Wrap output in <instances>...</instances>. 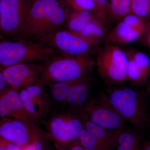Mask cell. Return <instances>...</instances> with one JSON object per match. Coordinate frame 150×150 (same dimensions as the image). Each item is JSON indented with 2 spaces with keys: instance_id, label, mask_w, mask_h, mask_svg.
I'll list each match as a JSON object with an SVG mask.
<instances>
[{
  "instance_id": "32",
  "label": "cell",
  "mask_w": 150,
  "mask_h": 150,
  "mask_svg": "<svg viewBox=\"0 0 150 150\" xmlns=\"http://www.w3.org/2000/svg\"><path fill=\"white\" fill-rule=\"evenodd\" d=\"M58 150H91L86 148L83 147L79 143V141L76 142L70 145L68 147L64 149Z\"/></svg>"
},
{
  "instance_id": "13",
  "label": "cell",
  "mask_w": 150,
  "mask_h": 150,
  "mask_svg": "<svg viewBox=\"0 0 150 150\" xmlns=\"http://www.w3.org/2000/svg\"><path fill=\"white\" fill-rule=\"evenodd\" d=\"M19 91L8 86L0 93V118L9 117L36 123L25 109Z\"/></svg>"
},
{
  "instance_id": "39",
  "label": "cell",
  "mask_w": 150,
  "mask_h": 150,
  "mask_svg": "<svg viewBox=\"0 0 150 150\" xmlns=\"http://www.w3.org/2000/svg\"><path fill=\"white\" fill-rule=\"evenodd\" d=\"M149 92L150 93V86H149Z\"/></svg>"
},
{
  "instance_id": "15",
  "label": "cell",
  "mask_w": 150,
  "mask_h": 150,
  "mask_svg": "<svg viewBox=\"0 0 150 150\" xmlns=\"http://www.w3.org/2000/svg\"><path fill=\"white\" fill-rule=\"evenodd\" d=\"M143 33L121 21L106 36V43L116 46L127 44L139 39Z\"/></svg>"
},
{
  "instance_id": "18",
  "label": "cell",
  "mask_w": 150,
  "mask_h": 150,
  "mask_svg": "<svg viewBox=\"0 0 150 150\" xmlns=\"http://www.w3.org/2000/svg\"><path fill=\"white\" fill-rule=\"evenodd\" d=\"M76 81L56 83L47 86L49 87L50 98L56 103L65 104L70 89Z\"/></svg>"
},
{
  "instance_id": "7",
  "label": "cell",
  "mask_w": 150,
  "mask_h": 150,
  "mask_svg": "<svg viewBox=\"0 0 150 150\" xmlns=\"http://www.w3.org/2000/svg\"><path fill=\"white\" fill-rule=\"evenodd\" d=\"M99 43L79 32L63 28L52 33L40 43L55 49L60 54L69 56L89 54Z\"/></svg>"
},
{
  "instance_id": "12",
  "label": "cell",
  "mask_w": 150,
  "mask_h": 150,
  "mask_svg": "<svg viewBox=\"0 0 150 150\" xmlns=\"http://www.w3.org/2000/svg\"><path fill=\"white\" fill-rule=\"evenodd\" d=\"M43 63H23L2 69L8 86L19 91L37 83Z\"/></svg>"
},
{
  "instance_id": "35",
  "label": "cell",
  "mask_w": 150,
  "mask_h": 150,
  "mask_svg": "<svg viewBox=\"0 0 150 150\" xmlns=\"http://www.w3.org/2000/svg\"><path fill=\"white\" fill-rule=\"evenodd\" d=\"M143 150H150V142H148L145 145L144 149Z\"/></svg>"
},
{
  "instance_id": "33",
  "label": "cell",
  "mask_w": 150,
  "mask_h": 150,
  "mask_svg": "<svg viewBox=\"0 0 150 150\" xmlns=\"http://www.w3.org/2000/svg\"><path fill=\"white\" fill-rule=\"evenodd\" d=\"M145 41L148 46L150 47V26L148 28L145 37Z\"/></svg>"
},
{
  "instance_id": "31",
  "label": "cell",
  "mask_w": 150,
  "mask_h": 150,
  "mask_svg": "<svg viewBox=\"0 0 150 150\" xmlns=\"http://www.w3.org/2000/svg\"><path fill=\"white\" fill-rule=\"evenodd\" d=\"M8 86L5 79L2 70L0 67V93Z\"/></svg>"
},
{
  "instance_id": "2",
  "label": "cell",
  "mask_w": 150,
  "mask_h": 150,
  "mask_svg": "<svg viewBox=\"0 0 150 150\" xmlns=\"http://www.w3.org/2000/svg\"><path fill=\"white\" fill-rule=\"evenodd\" d=\"M0 41V67L23 63H43L60 54L42 43L18 39Z\"/></svg>"
},
{
  "instance_id": "25",
  "label": "cell",
  "mask_w": 150,
  "mask_h": 150,
  "mask_svg": "<svg viewBox=\"0 0 150 150\" xmlns=\"http://www.w3.org/2000/svg\"><path fill=\"white\" fill-rule=\"evenodd\" d=\"M131 10L134 14L143 18L147 16L150 9V0H131Z\"/></svg>"
},
{
  "instance_id": "17",
  "label": "cell",
  "mask_w": 150,
  "mask_h": 150,
  "mask_svg": "<svg viewBox=\"0 0 150 150\" xmlns=\"http://www.w3.org/2000/svg\"><path fill=\"white\" fill-rule=\"evenodd\" d=\"M95 17L90 11H75L68 15L65 25L67 29L79 32Z\"/></svg>"
},
{
  "instance_id": "26",
  "label": "cell",
  "mask_w": 150,
  "mask_h": 150,
  "mask_svg": "<svg viewBox=\"0 0 150 150\" xmlns=\"http://www.w3.org/2000/svg\"><path fill=\"white\" fill-rule=\"evenodd\" d=\"M110 10L113 16L118 18L125 17L129 14L131 10V0H121L118 4H110Z\"/></svg>"
},
{
  "instance_id": "23",
  "label": "cell",
  "mask_w": 150,
  "mask_h": 150,
  "mask_svg": "<svg viewBox=\"0 0 150 150\" xmlns=\"http://www.w3.org/2000/svg\"><path fill=\"white\" fill-rule=\"evenodd\" d=\"M79 142L83 147L91 150H105L96 138L83 128L81 131Z\"/></svg>"
},
{
  "instance_id": "3",
  "label": "cell",
  "mask_w": 150,
  "mask_h": 150,
  "mask_svg": "<svg viewBox=\"0 0 150 150\" xmlns=\"http://www.w3.org/2000/svg\"><path fill=\"white\" fill-rule=\"evenodd\" d=\"M106 96L112 107L125 121L138 130L144 127L147 105L143 93L132 88H115L110 89Z\"/></svg>"
},
{
  "instance_id": "19",
  "label": "cell",
  "mask_w": 150,
  "mask_h": 150,
  "mask_svg": "<svg viewBox=\"0 0 150 150\" xmlns=\"http://www.w3.org/2000/svg\"><path fill=\"white\" fill-rule=\"evenodd\" d=\"M103 23L96 16L79 33L86 37L100 42L105 35V28Z\"/></svg>"
},
{
  "instance_id": "9",
  "label": "cell",
  "mask_w": 150,
  "mask_h": 150,
  "mask_svg": "<svg viewBox=\"0 0 150 150\" xmlns=\"http://www.w3.org/2000/svg\"><path fill=\"white\" fill-rule=\"evenodd\" d=\"M30 0H1L0 33L18 38L27 17Z\"/></svg>"
},
{
  "instance_id": "36",
  "label": "cell",
  "mask_w": 150,
  "mask_h": 150,
  "mask_svg": "<svg viewBox=\"0 0 150 150\" xmlns=\"http://www.w3.org/2000/svg\"><path fill=\"white\" fill-rule=\"evenodd\" d=\"M117 150H132L130 149H127V148L123 147L121 146H118Z\"/></svg>"
},
{
  "instance_id": "11",
  "label": "cell",
  "mask_w": 150,
  "mask_h": 150,
  "mask_svg": "<svg viewBox=\"0 0 150 150\" xmlns=\"http://www.w3.org/2000/svg\"><path fill=\"white\" fill-rule=\"evenodd\" d=\"M43 87L37 84L20 90V96L29 116L37 122L46 118L50 110L51 100Z\"/></svg>"
},
{
  "instance_id": "27",
  "label": "cell",
  "mask_w": 150,
  "mask_h": 150,
  "mask_svg": "<svg viewBox=\"0 0 150 150\" xmlns=\"http://www.w3.org/2000/svg\"><path fill=\"white\" fill-rule=\"evenodd\" d=\"M122 21L131 27L144 33L146 26L141 18L134 14H129L123 18Z\"/></svg>"
},
{
  "instance_id": "14",
  "label": "cell",
  "mask_w": 150,
  "mask_h": 150,
  "mask_svg": "<svg viewBox=\"0 0 150 150\" xmlns=\"http://www.w3.org/2000/svg\"><path fill=\"white\" fill-rule=\"evenodd\" d=\"M90 76L76 81L73 84L65 104L78 110L83 106L88 100L91 83Z\"/></svg>"
},
{
  "instance_id": "29",
  "label": "cell",
  "mask_w": 150,
  "mask_h": 150,
  "mask_svg": "<svg viewBox=\"0 0 150 150\" xmlns=\"http://www.w3.org/2000/svg\"><path fill=\"white\" fill-rule=\"evenodd\" d=\"M47 135L24 148L23 150H51L48 146Z\"/></svg>"
},
{
  "instance_id": "10",
  "label": "cell",
  "mask_w": 150,
  "mask_h": 150,
  "mask_svg": "<svg viewBox=\"0 0 150 150\" xmlns=\"http://www.w3.org/2000/svg\"><path fill=\"white\" fill-rule=\"evenodd\" d=\"M59 0H30L27 17L18 39L33 42L38 30Z\"/></svg>"
},
{
  "instance_id": "20",
  "label": "cell",
  "mask_w": 150,
  "mask_h": 150,
  "mask_svg": "<svg viewBox=\"0 0 150 150\" xmlns=\"http://www.w3.org/2000/svg\"><path fill=\"white\" fill-rule=\"evenodd\" d=\"M127 79L132 83L138 84L144 83L149 75L146 74L134 62L128 57Z\"/></svg>"
},
{
  "instance_id": "24",
  "label": "cell",
  "mask_w": 150,
  "mask_h": 150,
  "mask_svg": "<svg viewBox=\"0 0 150 150\" xmlns=\"http://www.w3.org/2000/svg\"><path fill=\"white\" fill-rule=\"evenodd\" d=\"M64 2L75 11H96L97 6L93 0H64Z\"/></svg>"
},
{
  "instance_id": "16",
  "label": "cell",
  "mask_w": 150,
  "mask_h": 150,
  "mask_svg": "<svg viewBox=\"0 0 150 150\" xmlns=\"http://www.w3.org/2000/svg\"><path fill=\"white\" fill-rule=\"evenodd\" d=\"M83 128L89 131L96 138L105 150H112L117 144L119 131H111L103 129L85 119L80 118Z\"/></svg>"
},
{
  "instance_id": "30",
  "label": "cell",
  "mask_w": 150,
  "mask_h": 150,
  "mask_svg": "<svg viewBox=\"0 0 150 150\" xmlns=\"http://www.w3.org/2000/svg\"><path fill=\"white\" fill-rule=\"evenodd\" d=\"M24 148L0 138V150H23Z\"/></svg>"
},
{
  "instance_id": "4",
  "label": "cell",
  "mask_w": 150,
  "mask_h": 150,
  "mask_svg": "<svg viewBox=\"0 0 150 150\" xmlns=\"http://www.w3.org/2000/svg\"><path fill=\"white\" fill-rule=\"evenodd\" d=\"M95 61L98 72L108 85L128 81V56L118 46L106 43L98 52Z\"/></svg>"
},
{
  "instance_id": "8",
  "label": "cell",
  "mask_w": 150,
  "mask_h": 150,
  "mask_svg": "<svg viewBox=\"0 0 150 150\" xmlns=\"http://www.w3.org/2000/svg\"><path fill=\"white\" fill-rule=\"evenodd\" d=\"M36 123L0 118V138L24 148L46 136Z\"/></svg>"
},
{
  "instance_id": "37",
  "label": "cell",
  "mask_w": 150,
  "mask_h": 150,
  "mask_svg": "<svg viewBox=\"0 0 150 150\" xmlns=\"http://www.w3.org/2000/svg\"><path fill=\"white\" fill-rule=\"evenodd\" d=\"M1 0H0V18L1 15Z\"/></svg>"
},
{
  "instance_id": "28",
  "label": "cell",
  "mask_w": 150,
  "mask_h": 150,
  "mask_svg": "<svg viewBox=\"0 0 150 150\" xmlns=\"http://www.w3.org/2000/svg\"><path fill=\"white\" fill-rule=\"evenodd\" d=\"M96 4V16L104 23L106 19L107 10L108 8L107 0H93Z\"/></svg>"
},
{
  "instance_id": "5",
  "label": "cell",
  "mask_w": 150,
  "mask_h": 150,
  "mask_svg": "<svg viewBox=\"0 0 150 150\" xmlns=\"http://www.w3.org/2000/svg\"><path fill=\"white\" fill-rule=\"evenodd\" d=\"M78 111L80 118L103 129L119 131L125 128L126 121L112 107L105 94L88 100Z\"/></svg>"
},
{
  "instance_id": "34",
  "label": "cell",
  "mask_w": 150,
  "mask_h": 150,
  "mask_svg": "<svg viewBox=\"0 0 150 150\" xmlns=\"http://www.w3.org/2000/svg\"><path fill=\"white\" fill-rule=\"evenodd\" d=\"M121 1V0H110V4H118Z\"/></svg>"
},
{
  "instance_id": "38",
  "label": "cell",
  "mask_w": 150,
  "mask_h": 150,
  "mask_svg": "<svg viewBox=\"0 0 150 150\" xmlns=\"http://www.w3.org/2000/svg\"><path fill=\"white\" fill-rule=\"evenodd\" d=\"M2 36H3L2 35V34L0 33V41H1V39H2Z\"/></svg>"
},
{
  "instance_id": "6",
  "label": "cell",
  "mask_w": 150,
  "mask_h": 150,
  "mask_svg": "<svg viewBox=\"0 0 150 150\" xmlns=\"http://www.w3.org/2000/svg\"><path fill=\"white\" fill-rule=\"evenodd\" d=\"M47 136L58 150L64 149L79 141L83 124L79 114L62 112L52 115L46 123Z\"/></svg>"
},
{
  "instance_id": "1",
  "label": "cell",
  "mask_w": 150,
  "mask_h": 150,
  "mask_svg": "<svg viewBox=\"0 0 150 150\" xmlns=\"http://www.w3.org/2000/svg\"><path fill=\"white\" fill-rule=\"evenodd\" d=\"M95 61L89 54L69 56L59 54L43 63L37 83L46 86L56 83L73 81L90 76Z\"/></svg>"
},
{
  "instance_id": "21",
  "label": "cell",
  "mask_w": 150,
  "mask_h": 150,
  "mask_svg": "<svg viewBox=\"0 0 150 150\" xmlns=\"http://www.w3.org/2000/svg\"><path fill=\"white\" fill-rule=\"evenodd\" d=\"M118 146L132 150H142L137 137L128 131L121 130L118 134L117 140Z\"/></svg>"
},
{
  "instance_id": "22",
  "label": "cell",
  "mask_w": 150,
  "mask_h": 150,
  "mask_svg": "<svg viewBox=\"0 0 150 150\" xmlns=\"http://www.w3.org/2000/svg\"><path fill=\"white\" fill-rule=\"evenodd\" d=\"M125 52L128 57L133 60L146 74L149 75L150 61L146 54L131 48L127 49Z\"/></svg>"
}]
</instances>
